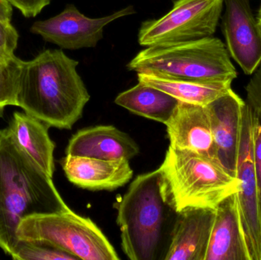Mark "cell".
Here are the masks:
<instances>
[{
	"label": "cell",
	"mask_w": 261,
	"mask_h": 260,
	"mask_svg": "<svg viewBox=\"0 0 261 260\" xmlns=\"http://www.w3.org/2000/svg\"><path fill=\"white\" fill-rule=\"evenodd\" d=\"M53 180L17 145L9 128L0 130V248L12 256L17 230L31 215L69 210Z\"/></svg>",
	"instance_id": "7a4b0ae2"
},
{
	"label": "cell",
	"mask_w": 261,
	"mask_h": 260,
	"mask_svg": "<svg viewBox=\"0 0 261 260\" xmlns=\"http://www.w3.org/2000/svg\"><path fill=\"white\" fill-rule=\"evenodd\" d=\"M134 13L133 7L128 6L108 16L91 18L80 12L73 5H67L56 16L34 22L30 32L61 48L94 47L103 37V29L107 24Z\"/></svg>",
	"instance_id": "9c48e42d"
},
{
	"label": "cell",
	"mask_w": 261,
	"mask_h": 260,
	"mask_svg": "<svg viewBox=\"0 0 261 260\" xmlns=\"http://www.w3.org/2000/svg\"><path fill=\"white\" fill-rule=\"evenodd\" d=\"M12 16V5L9 0H0V20L11 21Z\"/></svg>",
	"instance_id": "484cf974"
},
{
	"label": "cell",
	"mask_w": 261,
	"mask_h": 260,
	"mask_svg": "<svg viewBox=\"0 0 261 260\" xmlns=\"http://www.w3.org/2000/svg\"><path fill=\"white\" fill-rule=\"evenodd\" d=\"M61 164L70 183L89 190H115L125 186L133 176L129 161L125 160L66 155Z\"/></svg>",
	"instance_id": "5bb4252c"
},
{
	"label": "cell",
	"mask_w": 261,
	"mask_h": 260,
	"mask_svg": "<svg viewBox=\"0 0 261 260\" xmlns=\"http://www.w3.org/2000/svg\"><path fill=\"white\" fill-rule=\"evenodd\" d=\"M127 67L138 73L187 80L233 81L238 76L228 49L213 37L147 47Z\"/></svg>",
	"instance_id": "5b68a950"
},
{
	"label": "cell",
	"mask_w": 261,
	"mask_h": 260,
	"mask_svg": "<svg viewBox=\"0 0 261 260\" xmlns=\"http://www.w3.org/2000/svg\"><path fill=\"white\" fill-rule=\"evenodd\" d=\"M257 22H258L259 26H260L261 29V5L260 9H259L258 15H257Z\"/></svg>",
	"instance_id": "4316f807"
},
{
	"label": "cell",
	"mask_w": 261,
	"mask_h": 260,
	"mask_svg": "<svg viewBox=\"0 0 261 260\" xmlns=\"http://www.w3.org/2000/svg\"><path fill=\"white\" fill-rule=\"evenodd\" d=\"M215 215L211 209L177 213L164 260H205Z\"/></svg>",
	"instance_id": "4fadbf2b"
},
{
	"label": "cell",
	"mask_w": 261,
	"mask_h": 260,
	"mask_svg": "<svg viewBox=\"0 0 261 260\" xmlns=\"http://www.w3.org/2000/svg\"><path fill=\"white\" fill-rule=\"evenodd\" d=\"M158 169L176 213L188 209H216L241 189L239 178L220 162L188 150L169 147Z\"/></svg>",
	"instance_id": "277c9868"
},
{
	"label": "cell",
	"mask_w": 261,
	"mask_h": 260,
	"mask_svg": "<svg viewBox=\"0 0 261 260\" xmlns=\"http://www.w3.org/2000/svg\"><path fill=\"white\" fill-rule=\"evenodd\" d=\"M222 27L230 56L246 75L261 63V29L250 0H225Z\"/></svg>",
	"instance_id": "30bf717a"
},
{
	"label": "cell",
	"mask_w": 261,
	"mask_h": 260,
	"mask_svg": "<svg viewBox=\"0 0 261 260\" xmlns=\"http://www.w3.org/2000/svg\"><path fill=\"white\" fill-rule=\"evenodd\" d=\"M17 237L19 241L51 246L76 259H120L97 225L70 209L27 217L20 223Z\"/></svg>",
	"instance_id": "8992f818"
},
{
	"label": "cell",
	"mask_w": 261,
	"mask_h": 260,
	"mask_svg": "<svg viewBox=\"0 0 261 260\" xmlns=\"http://www.w3.org/2000/svg\"><path fill=\"white\" fill-rule=\"evenodd\" d=\"M116 208L128 259H164L177 213L167 199L159 169L137 177Z\"/></svg>",
	"instance_id": "3957f363"
},
{
	"label": "cell",
	"mask_w": 261,
	"mask_h": 260,
	"mask_svg": "<svg viewBox=\"0 0 261 260\" xmlns=\"http://www.w3.org/2000/svg\"><path fill=\"white\" fill-rule=\"evenodd\" d=\"M246 102L233 90L207 105L219 162L237 177Z\"/></svg>",
	"instance_id": "7c38bea8"
},
{
	"label": "cell",
	"mask_w": 261,
	"mask_h": 260,
	"mask_svg": "<svg viewBox=\"0 0 261 260\" xmlns=\"http://www.w3.org/2000/svg\"><path fill=\"white\" fill-rule=\"evenodd\" d=\"M22 64L15 53H0V117L6 107L15 106Z\"/></svg>",
	"instance_id": "ffe728a7"
},
{
	"label": "cell",
	"mask_w": 261,
	"mask_h": 260,
	"mask_svg": "<svg viewBox=\"0 0 261 260\" xmlns=\"http://www.w3.org/2000/svg\"><path fill=\"white\" fill-rule=\"evenodd\" d=\"M138 81L159 89L180 102L206 106L229 93L233 81H201L169 79L138 73Z\"/></svg>",
	"instance_id": "ac0fdd59"
},
{
	"label": "cell",
	"mask_w": 261,
	"mask_h": 260,
	"mask_svg": "<svg viewBox=\"0 0 261 260\" xmlns=\"http://www.w3.org/2000/svg\"><path fill=\"white\" fill-rule=\"evenodd\" d=\"M78 64L61 50H45L23 61L15 106L49 127L71 129L90 99Z\"/></svg>",
	"instance_id": "6da1fadb"
},
{
	"label": "cell",
	"mask_w": 261,
	"mask_h": 260,
	"mask_svg": "<svg viewBox=\"0 0 261 260\" xmlns=\"http://www.w3.org/2000/svg\"><path fill=\"white\" fill-rule=\"evenodd\" d=\"M12 6L18 9L26 18L38 15L44 7L50 4V0H9Z\"/></svg>",
	"instance_id": "cb8c5ba5"
},
{
	"label": "cell",
	"mask_w": 261,
	"mask_h": 260,
	"mask_svg": "<svg viewBox=\"0 0 261 260\" xmlns=\"http://www.w3.org/2000/svg\"><path fill=\"white\" fill-rule=\"evenodd\" d=\"M205 260H248L241 233L236 194L216 209Z\"/></svg>",
	"instance_id": "2e32d148"
},
{
	"label": "cell",
	"mask_w": 261,
	"mask_h": 260,
	"mask_svg": "<svg viewBox=\"0 0 261 260\" xmlns=\"http://www.w3.org/2000/svg\"><path fill=\"white\" fill-rule=\"evenodd\" d=\"M257 116V115H256ZM254 161L261 201V122L256 118L254 128Z\"/></svg>",
	"instance_id": "d4e9b609"
},
{
	"label": "cell",
	"mask_w": 261,
	"mask_h": 260,
	"mask_svg": "<svg viewBox=\"0 0 261 260\" xmlns=\"http://www.w3.org/2000/svg\"><path fill=\"white\" fill-rule=\"evenodd\" d=\"M11 257L15 260H75L74 256L51 246L20 241Z\"/></svg>",
	"instance_id": "44dd1931"
},
{
	"label": "cell",
	"mask_w": 261,
	"mask_h": 260,
	"mask_svg": "<svg viewBox=\"0 0 261 260\" xmlns=\"http://www.w3.org/2000/svg\"><path fill=\"white\" fill-rule=\"evenodd\" d=\"M18 35L11 21L0 20V53H14L18 46Z\"/></svg>",
	"instance_id": "603a6c76"
},
{
	"label": "cell",
	"mask_w": 261,
	"mask_h": 260,
	"mask_svg": "<svg viewBox=\"0 0 261 260\" xmlns=\"http://www.w3.org/2000/svg\"><path fill=\"white\" fill-rule=\"evenodd\" d=\"M256 118L251 107L245 104L237 165L241 189L236 194V200L248 260H261V201L253 151Z\"/></svg>",
	"instance_id": "ba28073f"
},
{
	"label": "cell",
	"mask_w": 261,
	"mask_h": 260,
	"mask_svg": "<svg viewBox=\"0 0 261 260\" xmlns=\"http://www.w3.org/2000/svg\"><path fill=\"white\" fill-rule=\"evenodd\" d=\"M179 101L168 93L147 84L138 82L122 92L115 102L134 114L165 125Z\"/></svg>",
	"instance_id": "d6986e66"
},
{
	"label": "cell",
	"mask_w": 261,
	"mask_h": 260,
	"mask_svg": "<svg viewBox=\"0 0 261 260\" xmlns=\"http://www.w3.org/2000/svg\"><path fill=\"white\" fill-rule=\"evenodd\" d=\"M139 152L136 142L113 125L80 130L72 136L66 149V155L128 161Z\"/></svg>",
	"instance_id": "9a60e30c"
},
{
	"label": "cell",
	"mask_w": 261,
	"mask_h": 260,
	"mask_svg": "<svg viewBox=\"0 0 261 260\" xmlns=\"http://www.w3.org/2000/svg\"><path fill=\"white\" fill-rule=\"evenodd\" d=\"M246 103L261 122V63L247 84Z\"/></svg>",
	"instance_id": "7402d4cb"
},
{
	"label": "cell",
	"mask_w": 261,
	"mask_h": 260,
	"mask_svg": "<svg viewBox=\"0 0 261 260\" xmlns=\"http://www.w3.org/2000/svg\"><path fill=\"white\" fill-rule=\"evenodd\" d=\"M49 128L44 122L24 111H15L8 127L18 147L53 178L55 143L49 136Z\"/></svg>",
	"instance_id": "e0dca14e"
},
{
	"label": "cell",
	"mask_w": 261,
	"mask_h": 260,
	"mask_svg": "<svg viewBox=\"0 0 261 260\" xmlns=\"http://www.w3.org/2000/svg\"><path fill=\"white\" fill-rule=\"evenodd\" d=\"M165 125L170 147L188 150L219 161L207 105L179 101Z\"/></svg>",
	"instance_id": "8fae6325"
},
{
	"label": "cell",
	"mask_w": 261,
	"mask_h": 260,
	"mask_svg": "<svg viewBox=\"0 0 261 260\" xmlns=\"http://www.w3.org/2000/svg\"><path fill=\"white\" fill-rule=\"evenodd\" d=\"M225 0H176L170 12L141 24L138 42L144 47L208 38L214 35Z\"/></svg>",
	"instance_id": "52a82bcc"
}]
</instances>
